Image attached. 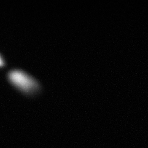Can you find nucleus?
<instances>
[{
	"label": "nucleus",
	"mask_w": 148,
	"mask_h": 148,
	"mask_svg": "<svg viewBox=\"0 0 148 148\" xmlns=\"http://www.w3.org/2000/svg\"><path fill=\"white\" fill-rule=\"evenodd\" d=\"M12 84L22 91L27 92H32L36 87V83L29 76L20 71H14L9 74Z\"/></svg>",
	"instance_id": "1"
},
{
	"label": "nucleus",
	"mask_w": 148,
	"mask_h": 148,
	"mask_svg": "<svg viewBox=\"0 0 148 148\" xmlns=\"http://www.w3.org/2000/svg\"><path fill=\"white\" fill-rule=\"evenodd\" d=\"M3 65V59H1V57L0 56V66H2Z\"/></svg>",
	"instance_id": "2"
}]
</instances>
